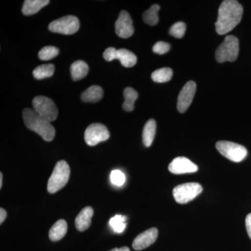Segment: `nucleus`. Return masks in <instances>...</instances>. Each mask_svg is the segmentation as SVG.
<instances>
[{"label": "nucleus", "mask_w": 251, "mask_h": 251, "mask_svg": "<svg viewBox=\"0 0 251 251\" xmlns=\"http://www.w3.org/2000/svg\"><path fill=\"white\" fill-rule=\"evenodd\" d=\"M59 54V50L54 46H46L39 51V57L41 60L48 61L54 58Z\"/></svg>", "instance_id": "a878e982"}, {"label": "nucleus", "mask_w": 251, "mask_h": 251, "mask_svg": "<svg viewBox=\"0 0 251 251\" xmlns=\"http://www.w3.org/2000/svg\"><path fill=\"white\" fill-rule=\"evenodd\" d=\"M103 97V89L100 86L93 85L84 91L83 93L81 95V99L84 102L96 103L101 100Z\"/></svg>", "instance_id": "f3484780"}, {"label": "nucleus", "mask_w": 251, "mask_h": 251, "mask_svg": "<svg viewBox=\"0 0 251 251\" xmlns=\"http://www.w3.org/2000/svg\"><path fill=\"white\" fill-rule=\"evenodd\" d=\"M54 72V66L52 64H43L39 66L33 71V75L36 80L50 77L53 75Z\"/></svg>", "instance_id": "5701e85b"}, {"label": "nucleus", "mask_w": 251, "mask_h": 251, "mask_svg": "<svg viewBox=\"0 0 251 251\" xmlns=\"http://www.w3.org/2000/svg\"><path fill=\"white\" fill-rule=\"evenodd\" d=\"M127 218L125 216L116 215L110 219L109 221L110 227L115 233L120 234L125 231L126 228V221Z\"/></svg>", "instance_id": "393cba45"}, {"label": "nucleus", "mask_w": 251, "mask_h": 251, "mask_svg": "<svg viewBox=\"0 0 251 251\" xmlns=\"http://www.w3.org/2000/svg\"><path fill=\"white\" fill-rule=\"evenodd\" d=\"M7 216V213L3 208L0 209V224H2Z\"/></svg>", "instance_id": "2f4dec72"}, {"label": "nucleus", "mask_w": 251, "mask_h": 251, "mask_svg": "<svg viewBox=\"0 0 251 251\" xmlns=\"http://www.w3.org/2000/svg\"><path fill=\"white\" fill-rule=\"evenodd\" d=\"M94 210L91 206H86L82 209L75 220V227L80 232H84L90 227Z\"/></svg>", "instance_id": "4468645a"}, {"label": "nucleus", "mask_w": 251, "mask_h": 251, "mask_svg": "<svg viewBox=\"0 0 251 251\" xmlns=\"http://www.w3.org/2000/svg\"><path fill=\"white\" fill-rule=\"evenodd\" d=\"M130 251V249H128V247H122V248H120V249H112L111 251Z\"/></svg>", "instance_id": "473e14b6"}, {"label": "nucleus", "mask_w": 251, "mask_h": 251, "mask_svg": "<svg viewBox=\"0 0 251 251\" xmlns=\"http://www.w3.org/2000/svg\"><path fill=\"white\" fill-rule=\"evenodd\" d=\"M32 105L34 110L49 122L54 121L58 116V109L49 97L38 96L33 99Z\"/></svg>", "instance_id": "0eeeda50"}, {"label": "nucleus", "mask_w": 251, "mask_h": 251, "mask_svg": "<svg viewBox=\"0 0 251 251\" xmlns=\"http://www.w3.org/2000/svg\"><path fill=\"white\" fill-rule=\"evenodd\" d=\"M115 31L117 35L122 39H127L133 35L134 28L133 21L127 11H122L115 23Z\"/></svg>", "instance_id": "9b49d317"}, {"label": "nucleus", "mask_w": 251, "mask_h": 251, "mask_svg": "<svg viewBox=\"0 0 251 251\" xmlns=\"http://www.w3.org/2000/svg\"><path fill=\"white\" fill-rule=\"evenodd\" d=\"M173 70L170 68H162L157 69L151 74V78L156 82L163 83L171 80L173 77Z\"/></svg>", "instance_id": "b1692460"}, {"label": "nucleus", "mask_w": 251, "mask_h": 251, "mask_svg": "<svg viewBox=\"0 0 251 251\" xmlns=\"http://www.w3.org/2000/svg\"><path fill=\"white\" fill-rule=\"evenodd\" d=\"M196 92V84L194 81H188L183 87L178 97L177 110L180 113H184L192 103Z\"/></svg>", "instance_id": "9d476101"}, {"label": "nucleus", "mask_w": 251, "mask_h": 251, "mask_svg": "<svg viewBox=\"0 0 251 251\" xmlns=\"http://www.w3.org/2000/svg\"><path fill=\"white\" fill-rule=\"evenodd\" d=\"M88 65L84 61H76L73 63L71 66V74L74 81L80 80L84 78L88 74Z\"/></svg>", "instance_id": "6ab92c4d"}, {"label": "nucleus", "mask_w": 251, "mask_h": 251, "mask_svg": "<svg viewBox=\"0 0 251 251\" xmlns=\"http://www.w3.org/2000/svg\"><path fill=\"white\" fill-rule=\"evenodd\" d=\"M23 120L29 130L40 135L45 141L50 142L55 136V129L50 122L39 115L34 109L25 108L23 110Z\"/></svg>", "instance_id": "f03ea898"}, {"label": "nucleus", "mask_w": 251, "mask_h": 251, "mask_svg": "<svg viewBox=\"0 0 251 251\" xmlns=\"http://www.w3.org/2000/svg\"><path fill=\"white\" fill-rule=\"evenodd\" d=\"M202 190V186L198 183H186L176 186L173 189V196L179 204H186L199 196Z\"/></svg>", "instance_id": "423d86ee"}, {"label": "nucleus", "mask_w": 251, "mask_h": 251, "mask_svg": "<svg viewBox=\"0 0 251 251\" xmlns=\"http://www.w3.org/2000/svg\"><path fill=\"white\" fill-rule=\"evenodd\" d=\"M216 148L221 155L227 158L229 161L236 163L245 159L248 154V151L245 147L232 142H217Z\"/></svg>", "instance_id": "39448f33"}, {"label": "nucleus", "mask_w": 251, "mask_h": 251, "mask_svg": "<svg viewBox=\"0 0 251 251\" xmlns=\"http://www.w3.org/2000/svg\"><path fill=\"white\" fill-rule=\"evenodd\" d=\"M70 174V168L67 162H57L48 181V191L50 193H55L64 188L69 181Z\"/></svg>", "instance_id": "7ed1b4c3"}, {"label": "nucleus", "mask_w": 251, "mask_h": 251, "mask_svg": "<svg viewBox=\"0 0 251 251\" xmlns=\"http://www.w3.org/2000/svg\"><path fill=\"white\" fill-rule=\"evenodd\" d=\"M244 13L242 5L235 0H225L220 5L216 31L219 35H224L238 25Z\"/></svg>", "instance_id": "f257e3e1"}, {"label": "nucleus", "mask_w": 251, "mask_h": 251, "mask_svg": "<svg viewBox=\"0 0 251 251\" xmlns=\"http://www.w3.org/2000/svg\"><path fill=\"white\" fill-rule=\"evenodd\" d=\"M110 180H111V182L114 185L121 186L125 184L126 181L125 175L122 171H118V170L112 171L111 174H110Z\"/></svg>", "instance_id": "cd10ccee"}, {"label": "nucleus", "mask_w": 251, "mask_h": 251, "mask_svg": "<svg viewBox=\"0 0 251 251\" xmlns=\"http://www.w3.org/2000/svg\"><path fill=\"white\" fill-rule=\"evenodd\" d=\"M158 231L156 227H152L142 232L137 236L133 242V248L136 251L146 249L156 242L158 237Z\"/></svg>", "instance_id": "ddd939ff"}, {"label": "nucleus", "mask_w": 251, "mask_h": 251, "mask_svg": "<svg viewBox=\"0 0 251 251\" xmlns=\"http://www.w3.org/2000/svg\"><path fill=\"white\" fill-rule=\"evenodd\" d=\"M80 22L78 18L74 16H64L52 21L49 25V30L52 32L70 35L78 31Z\"/></svg>", "instance_id": "6e6552de"}, {"label": "nucleus", "mask_w": 251, "mask_h": 251, "mask_svg": "<svg viewBox=\"0 0 251 251\" xmlns=\"http://www.w3.org/2000/svg\"><path fill=\"white\" fill-rule=\"evenodd\" d=\"M171 50V45L164 41H158L153 46V51L156 54H166Z\"/></svg>", "instance_id": "c85d7f7f"}, {"label": "nucleus", "mask_w": 251, "mask_h": 251, "mask_svg": "<svg viewBox=\"0 0 251 251\" xmlns=\"http://www.w3.org/2000/svg\"><path fill=\"white\" fill-rule=\"evenodd\" d=\"M117 50L115 48L110 47L105 50L103 52V58L108 62H111L114 59H117Z\"/></svg>", "instance_id": "c756f323"}, {"label": "nucleus", "mask_w": 251, "mask_h": 251, "mask_svg": "<svg viewBox=\"0 0 251 251\" xmlns=\"http://www.w3.org/2000/svg\"><path fill=\"white\" fill-rule=\"evenodd\" d=\"M3 175L2 173H0V189H1V187H2L3 184Z\"/></svg>", "instance_id": "72a5a7b5"}, {"label": "nucleus", "mask_w": 251, "mask_h": 251, "mask_svg": "<svg viewBox=\"0 0 251 251\" xmlns=\"http://www.w3.org/2000/svg\"><path fill=\"white\" fill-rule=\"evenodd\" d=\"M246 227H247L248 235L251 239V213L248 214L246 218Z\"/></svg>", "instance_id": "7c9ffc66"}, {"label": "nucleus", "mask_w": 251, "mask_h": 251, "mask_svg": "<svg viewBox=\"0 0 251 251\" xmlns=\"http://www.w3.org/2000/svg\"><path fill=\"white\" fill-rule=\"evenodd\" d=\"M160 10V6L158 4H153L143 15L144 22L149 25L154 26L158 24L159 21L158 13Z\"/></svg>", "instance_id": "4be33fe9"}, {"label": "nucleus", "mask_w": 251, "mask_h": 251, "mask_svg": "<svg viewBox=\"0 0 251 251\" xmlns=\"http://www.w3.org/2000/svg\"><path fill=\"white\" fill-rule=\"evenodd\" d=\"M156 123L154 120H148L144 126L143 132V140L144 145L147 148L151 146L153 140H154L155 134H156Z\"/></svg>", "instance_id": "a211bd4d"}, {"label": "nucleus", "mask_w": 251, "mask_h": 251, "mask_svg": "<svg viewBox=\"0 0 251 251\" xmlns=\"http://www.w3.org/2000/svg\"><path fill=\"white\" fill-rule=\"evenodd\" d=\"M117 59L120 60L122 65L125 67L130 68L136 64V55L131 51L126 49L117 50Z\"/></svg>", "instance_id": "aec40b11"}, {"label": "nucleus", "mask_w": 251, "mask_h": 251, "mask_svg": "<svg viewBox=\"0 0 251 251\" xmlns=\"http://www.w3.org/2000/svg\"><path fill=\"white\" fill-rule=\"evenodd\" d=\"M168 170L175 175L196 173L198 171L197 165L193 163L186 157H176L170 163Z\"/></svg>", "instance_id": "f8f14e48"}, {"label": "nucleus", "mask_w": 251, "mask_h": 251, "mask_svg": "<svg viewBox=\"0 0 251 251\" xmlns=\"http://www.w3.org/2000/svg\"><path fill=\"white\" fill-rule=\"evenodd\" d=\"M239 52V40L236 36L229 35L216 51V59L218 62H234L237 59Z\"/></svg>", "instance_id": "20e7f679"}, {"label": "nucleus", "mask_w": 251, "mask_h": 251, "mask_svg": "<svg viewBox=\"0 0 251 251\" xmlns=\"http://www.w3.org/2000/svg\"><path fill=\"white\" fill-rule=\"evenodd\" d=\"M186 29V26L184 23L177 22L172 26L169 33L171 35L174 36L176 39H181L184 37Z\"/></svg>", "instance_id": "bb28decb"}, {"label": "nucleus", "mask_w": 251, "mask_h": 251, "mask_svg": "<svg viewBox=\"0 0 251 251\" xmlns=\"http://www.w3.org/2000/svg\"><path fill=\"white\" fill-rule=\"evenodd\" d=\"M67 224L64 220H59L52 226L49 231L50 239L57 242L62 239L67 232Z\"/></svg>", "instance_id": "dca6fc26"}, {"label": "nucleus", "mask_w": 251, "mask_h": 251, "mask_svg": "<svg viewBox=\"0 0 251 251\" xmlns=\"http://www.w3.org/2000/svg\"><path fill=\"white\" fill-rule=\"evenodd\" d=\"M110 138L107 127L102 124H92L87 127L85 132L86 143L90 146H95L100 142L106 141Z\"/></svg>", "instance_id": "1a4fd4ad"}, {"label": "nucleus", "mask_w": 251, "mask_h": 251, "mask_svg": "<svg viewBox=\"0 0 251 251\" xmlns=\"http://www.w3.org/2000/svg\"><path fill=\"white\" fill-rule=\"evenodd\" d=\"M49 3V0H26L23 4V14L25 16L35 14Z\"/></svg>", "instance_id": "2eb2a0df"}, {"label": "nucleus", "mask_w": 251, "mask_h": 251, "mask_svg": "<svg viewBox=\"0 0 251 251\" xmlns=\"http://www.w3.org/2000/svg\"><path fill=\"white\" fill-rule=\"evenodd\" d=\"M124 97L125 102L122 105L124 110L126 112L133 111L135 100L138 99V92L131 87H126L124 90Z\"/></svg>", "instance_id": "412c9836"}]
</instances>
